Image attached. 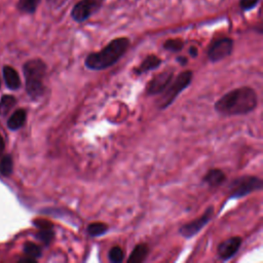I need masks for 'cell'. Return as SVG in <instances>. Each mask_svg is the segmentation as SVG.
<instances>
[{
    "label": "cell",
    "mask_w": 263,
    "mask_h": 263,
    "mask_svg": "<svg viewBox=\"0 0 263 263\" xmlns=\"http://www.w3.org/2000/svg\"><path fill=\"white\" fill-rule=\"evenodd\" d=\"M12 158L10 155H5L2 157L0 162V173L3 176H9L12 172Z\"/></svg>",
    "instance_id": "obj_21"
},
{
    "label": "cell",
    "mask_w": 263,
    "mask_h": 263,
    "mask_svg": "<svg viewBox=\"0 0 263 263\" xmlns=\"http://www.w3.org/2000/svg\"><path fill=\"white\" fill-rule=\"evenodd\" d=\"M149 253V248L146 243H139L137 245L134 250L132 251L127 263H141L145 261Z\"/></svg>",
    "instance_id": "obj_15"
},
{
    "label": "cell",
    "mask_w": 263,
    "mask_h": 263,
    "mask_svg": "<svg viewBox=\"0 0 263 263\" xmlns=\"http://www.w3.org/2000/svg\"><path fill=\"white\" fill-rule=\"evenodd\" d=\"M161 64V60L155 55V54H149L147 55L144 61L134 70V72L137 74V75H142L146 72H149V71H152L156 68L159 67V65Z\"/></svg>",
    "instance_id": "obj_13"
},
{
    "label": "cell",
    "mask_w": 263,
    "mask_h": 263,
    "mask_svg": "<svg viewBox=\"0 0 263 263\" xmlns=\"http://www.w3.org/2000/svg\"><path fill=\"white\" fill-rule=\"evenodd\" d=\"M34 224L39 229V231L36 234V237L39 240H41L45 246L49 245L54 237V231L52 230V224L46 220H38V221H35Z\"/></svg>",
    "instance_id": "obj_11"
},
{
    "label": "cell",
    "mask_w": 263,
    "mask_h": 263,
    "mask_svg": "<svg viewBox=\"0 0 263 263\" xmlns=\"http://www.w3.org/2000/svg\"><path fill=\"white\" fill-rule=\"evenodd\" d=\"M174 78V71L166 70L155 75L146 86V93L148 96H156L163 92Z\"/></svg>",
    "instance_id": "obj_9"
},
{
    "label": "cell",
    "mask_w": 263,
    "mask_h": 263,
    "mask_svg": "<svg viewBox=\"0 0 263 263\" xmlns=\"http://www.w3.org/2000/svg\"><path fill=\"white\" fill-rule=\"evenodd\" d=\"M3 78L6 86L9 89L16 90L21 87V78L15 69L10 66H5L3 68Z\"/></svg>",
    "instance_id": "obj_12"
},
{
    "label": "cell",
    "mask_w": 263,
    "mask_h": 263,
    "mask_svg": "<svg viewBox=\"0 0 263 263\" xmlns=\"http://www.w3.org/2000/svg\"><path fill=\"white\" fill-rule=\"evenodd\" d=\"M258 96L254 88L241 86L223 95L214 105L215 110L223 116L246 115L256 109Z\"/></svg>",
    "instance_id": "obj_1"
},
{
    "label": "cell",
    "mask_w": 263,
    "mask_h": 263,
    "mask_svg": "<svg viewBox=\"0 0 263 263\" xmlns=\"http://www.w3.org/2000/svg\"><path fill=\"white\" fill-rule=\"evenodd\" d=\"M129 46V40L125 37H119L110 41L102 50L87 54L84 65L92 71H102L117 63L126 52Z\"/></svg>",
    "instance_id": "obj_2"
},
{
    "label": "cell",
    "mask_w": 263,
    "mask_h": 263,
    "mask_svg": "<svg viewBox=\"0 0 263 263\" xmlns=\"http://www.w3.org/2000/svg\"><path fill=\"white\" fill-rule=\"evenodd\" d=\"M24 252L27 255V257L29 258H33V259H37L39 257H41V249L34 242L31 241H27L24 246Z\"/></svg>",
    "instance_id": "obj_20"
},
{
    "label": "cell",
    "mask_w": 263,
    "mask_h": 263,
    "mask_svg": "<svg viewBox=\"0 0 263 263\" xmlns=\"http://www.w3.org/2000/svg\"><path fill=\"white\" fill-rule=\"evenodd\" d=\"M259 0H240V7L243 10H249L256 6Z\"/></svg>",
    "instance_id": "obj_24"
},
{
    "label": "cell",
    "mask_w": 263,
    "mask_h": 263,
    "mask_svg": "<svg viewBox=\"0 0 263 263\" xmlns=\"http://www.w3.org/2000/svg\"><path fill=\"white\" fill-rule=\"evenodd\" d=\"M213 216H214V206L210 205L205 209V211L203 212V214L200 217H198L186 224H183L179 228V233L182 236H184L185 238L193 237L212 220Z\"/></svg>",
    "instance_id": "obj_6"
},
{
    "label": "cell",
    "mask_w": 263,
    "mask_h": 263,
    "mask_svg": "<svg viewBox=\"0 0 263 263\" xmlns=\"http://www.w3.org/2000/svg\"><path fill=\"white\" fill-rule=\"evenodd\" d=\"M123 257H124L123 251L118 246H115V247L111 248V250L109 251V254H108V258H109L110 262H112V263H120V262H122Z\"/></svg>",
    "instance_id": "obj_22"
},
{
    "label": "cell",
    "mask_w": 263,
    "mask_h": 263,
    "mask_svg": "<svg viewBox=\"0 0 263 263\" xmlns=\"http://www.w3.org/2000/svg\"><path fill=\"white\" fill-rule=\"evenodd\" d=\"M233 49V41L230 38H221L214 41L209 50H208V58L211 62H219L228 55L231 54Z\"/></svg>",
    "instance_id": "obj_7"
},
{
    "label": "cell",
    "mask_w": 263,
    "mask_h": 263,
    "mask_svg": "<svg viewBox=\"0 0 263 263\" xmlns=\"http://www.w3.org/2000/svg\"><path fill=\"white\" fill-rule=\"evenodd\" d=\"M39 2L40 0H18L17 6L18 9L23 12L33 13L36 10Z\"/></svg>",
    "instance_id": "obj_19"
},
{
    "label": "cell",
    "mask_w": 263,
    "mask_h": 263,
    "mask_svg": "<svg viewBox=\"0 0 263 263\" xmlns=\"http://www.w3.org/2000/svg\"><path fill=\"white\" fill-rule=\"evenodd\" d=\"M105 0H81L72 9V17L78 22H84L93 12H96L103 4Z\"/></svg>",
    "instance_id": "obj_8"
},
{
    "label": "cell",
    "mask_w": 263,
    "mask_h": 263,
    "mask_svg": "<svg viewBox=\"0 0 263 263\" xmlns=\"http://www.w3.org/2000/svg\"><path fill=\"white\" fill-rule=\"evenodd\" d=\"M47 4L52 7V8H58L60 6H62L67 0H46Z\"/></svg>",
    "instance_id": "obj_25"
},
{
    "label": "cell",
    "mask_w": 263,
    "mask_h": 263,
    "mask_svg": "<svg viewBox=\"0 0 263 263\" xmlns=\"http://www.w3.org/2000/svg\"><path fill=\"white\" fill-rule=\"evenodd\" d=\"M262 180L256 176H241L235 178L228 186L229 198H240L254 191L262 189Z\"/></svg>",
    "instance_id": "obj_5"
},
{
    "label": "cell",
    "mask_w": 263,
    "mask_h": 263,
    "mask_svg": "<svg viewBox=\"0 0 263 263\" xmlns=\"http://www.w3.org/2000/svg\"><path fill=\"white\" fill-rule=\"evenodd\" d=\"M242 239L240 236H232L219 243L217 253L221 260L227 261L231 259L240 249Z\"/></svg>",
    "instance_id": "obj_10"
},
{
    "label": "cell",
    "mask_w": 263,
    "mask_h": 263,
    "mask_svg": "<svg viewBox=\"0 0 263 263\" xmlns=\"http://www.w3.org/2000/svg\"><path fill=\"white\" fill-rule=\"evenodd\" d=\"M0 86H1V80H0Z\"/></svg>",
    "instance_id": "obj_29"
},
{
    "label": "cell",
    "mask_w": 263,
    "mask_h": 263,
    "mask_svg": "<svg viewBox=\"0 0 263 263\" xmlns=\"http://www.w3.org/2000/svg\"><path fill=\"white\" fill-rule=\"evenodd\" d=\"M16 104V100L13 96L5 95L0 101V115L7 114L11 108Z\"/></svg>",
    "instance_id": "obj_18"
},
{
    "label": "cell",
    "mask_w": 263,
    "mask_h": 263,
    "mask_svg": "<svg viewBox=\"0 0 263 263\" xmlns=\"http://www.w3.org/2000/svg\"><path fill=\"white\" fill-rule=\"evenodd\" d=\"M193 77V72L191 70H185L181 72L175 79L171 81L168 86L163 90L161 97L157 102V106L159 109L167 108L175 99L187 87L190 85Z\"/></svg>",
    "instance_id": "obj_4"
},
{
    "label": "cell",
    "mask_w": 263,
    "mask_h": 263,
    "mask_svg": "<svg viewBox=\"0 0 263 263\" xmlns=\"http://www.w3.org/2000/svg\"><path fill=\"white\" fill-rule=\"evenodd\" d=\"M176 61H177L181 66H184V65H186V64H187L188 59H187V58H185V57H177Z\"/></svg>",
    "instance_id": "obj_27"
},
{
    "label": "cell",
    "mask_w": 263,
    "mask_h": 263,
    "mask_svg": "<svg viewBox=\"0 0 263 263\" xmlns=\"http://www.w3.org/2000/svg\"><path fill=\"white\" fill-rule=\"evenodd\" d=\"M184 46V42L181 39H168L163 43V48L170 51H180Z\"/></svg>",
    "instance_id": "obj_23"
},
{
    "label": "cell",
    "mask_w": 263,
    "mask_h": 263,
    "mask_svg": "<svg viewBox=\"0 0 263 263\" xmlns=\"http://www.w3.org/2000/svg\"><path fill=\"white\" fill-rule=\"evenodd\" d=\"M4 147H5L4 140H3V137L0 135V155L3 153V151H4Z\"/></svg>",
    "instance_id": "obj_28"
},
{
    "label": "cell",
    "mask_w": 263,
    "mask_h": 263,
    "mask_svg": "<svg viewBox=\"0 0 263 263\" xmlns=\"http://www.w3.org/2000/svg\"><path fill=\"white\" fill-rule=\"evenodd\" d=\"M24 76L26 80V90L32 100H38L45 91L44 77L46 65L40 59L28 61L24 65Z\"/></svg>",
    "instance_id": "obj_3"
},
{
    "label": "cell",
    "mask_w": 263,
    "mask_h": 263,
    "mask_svg": "<svg viewBox=\"0 0 263 263\" xmlns=\"http://www.w3.org/2000/svg\"><path fill=\"white\" fill-rule=\"evenodd\" d=\"M226 180L224 172L220 168L210 170L202 178V181L208 184L210 187H218Z\"/></svg>",
    "instance_id": "obj_14"
},
{
    "label": "cell",
    "mask_w": 263,
    "mask_h": 263,
    "mask_svg": "<svg viewBox=\"0 0 263 263\" xmlns=\"http://www.w3.org/2000/svg\"><path fill=\"white\" fill-rule=\"evenodd\" d=\"M189 54H190L192 58H196L197 54H198L197 48H196L195 46H191V47L189 48Z\"/></svg>",
    "instance_id": "obj_26"
},
{
    "label": "cell",
    "mask_w": 263,
    "mask_h": 263,
    "mask_svg": "<svg viewBox=\"0 0 263 263\" xmlns=\"http://www.w3.org/2000/svg\"><path fill=\"white\" fill-rule=\"evenodd\" d=\"M108 231L107 224L103 222H93L87 225L86 232L91 237H98L104 235Z\"/></svg>",
    "instance_id": "obj_17"
},
{
    "label": "cell",
    "mask_w": 263,
    "mask_h": 263,
    "mask_svg": "<svg viewBox=\"0 0 263 263\" xmlns=\"http://www.w3.org/2000/svg\"><path fill=\"white\" fill-rule=\"evenodd\" d=\"M27 118V112L24 109H18L15 112L12 113V115L9 117L7 121V126L11 130H16L21 128Z\"/></svg>",
    "instance_id": "obj_16"
}]
</instances>
